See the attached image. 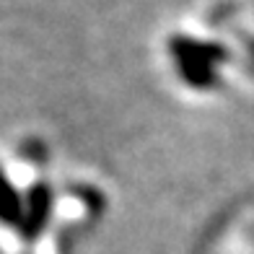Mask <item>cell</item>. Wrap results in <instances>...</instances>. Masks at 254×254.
I'll return each mask as SVG.
<instances>
[{
  "label": "cell",
  "instance_id": "3",
  "mask_svg": "<svg viewBox=\"0 0 254 254\" xmlns=\"http://www.w3.org/2000/svg\"><path fill=\"white\" fill-rule=\"evenodd\" d=\"M21 215H24V197H21L18 190L10 184L5 169L0 166V223L18 228Z\"/></svg>",
  "mask_w": 254,
  "mask_h": 254
},
{
  "label": "cell",
  "instance_id": "1",
  "mask_svg": "<svg viewBox=\"0 0 254 254\" xmlns=\"http://www.w3.org/2000/svg\"><path fill=\"white\" fill-rule=\"evenodd\" d=\"M52 202H55V192L50 184L39 182L37 187H31L26 200H24V215H21V226L18 231L24 234V239H37L44 226H47L50 215H52Z\"/></svg>",
  "mask_w": 254,
  "mask_h": 254
},
{
  "label": "cell",
  "instance_id": "2",
  "mask_svg": "<svg viewBox=\"0 0 254 254\" xmlns=\"http://www.w3.org/2000/svg\"><path fill=\"white\" fill-rule=\"evenodd\" d=\"M171 57H190V60H200V63H210V65H221L228 52L221 44L213 42H200V39H190V37H174L169 42Z\"/></svg>",
  "mask_w": 254,
  "mask_h": 254
}]
</instances>
